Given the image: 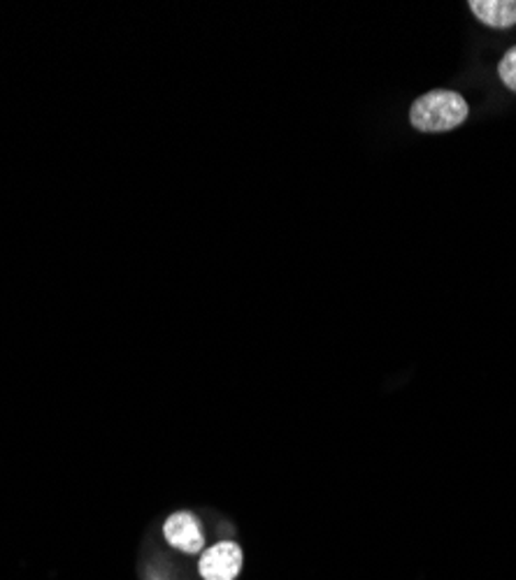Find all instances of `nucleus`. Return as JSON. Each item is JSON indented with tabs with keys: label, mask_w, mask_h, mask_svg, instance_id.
<instances>
[{
	"label": "nucleus",
	"mask_w": 516,
	"mask_h": 580,
	"mask_svg": "<svg viewBox=\"0 0 516 580\" xmlns=\"http://www.w3.org/2000/svg\"><path fill=\"white\" fill-rule=\"evenodd\" d=\"M470 114L468 101L461 93L435 89L416 98L410 109V121L422 132H447L461 126Z\"/></svg>",
	"instance_id": "obj_1"
},
{
	"label": "nucleus",
	"mask_w": 516,
	"mask_h": 580,
	"mask_svg": "<svg viewBox=\"0 0 516 580\" xmlns=\"http://www.w3.org/2000/svg\"><path fill=\"white\" fill-rule=\"evenodd\" d=\"M242 569V550L233 541H221L203 553L200 576L205 580H236Z\"/></svg>",
	"instance_id": "obj_2"
},
{
	"label": "nucleus",
	"mask_w": 516,
	"mask_h": 580,
	"mask_svg": "<svg viewBox=\"0 0 516 580\" xmlns=\"http://www.w3.org/2000/svg\"><path fill=\"white\" fill-rule=\"evenodd\" d=\"M163 534L170 541V546H175L177 550H184V553H200L205 546V536H203L198 520L186 511L170 515L165 520Z\"/></svg>",
	"instance_id": "obj_3"
},
{
	"label": "nucleus",
	"mask_w": 516,
	"mask_h": 580,
	"mask_svg": "<svg viewBox=\"0 0 516 580\" xmlns=\"http://www.w3.org/2000/svg\"><path fill=\"white\" fill-rule=\"evenodd\" d=\"M468 8L489 28H512L516 24V0H470Z\"/></svg>",
	"instance_id": "obj_4"
},
{
	"label": "nucleus",
	"mask_w": 516,
	"mask_h": 580,
	"mask_svg": "<svg viewBox=\"0 0 516 580\" xmlns=\"http://www.w3.org/2000/svg\"><path fill=\"white\" fill-rule=\"evenodd\" d=\"M498 77H501V82L516 93V47L507 49L505 56L501 58V63H498Z\"/></svg>",
	"instance_id": "obj_5"
}]
</instances>
